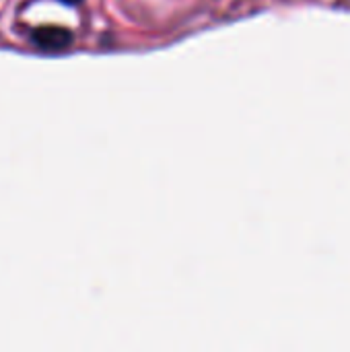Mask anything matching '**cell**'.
<instances>
[{
    "label": "cell",
    "instance_id": "obj_1",
    "mask_svg": "<svg viewBox=\"0 0 350 352\" xmlns=\"http://www.w3.org/2000/svg\"><path fill=\"white\" fill-rule=\"evenodd\" d=\"M58 33H60V29H41V31H37L35 39H37L41 45H45V47H60V45L68 43V41H64V39H56Z\"/></svg>",
    "mask_w": 350,
    "mask_h": 352
},
{
    "label": "cell",
    "instance_id": "obj_2",
    "mask_svg": "<svg viewBox=\"0 0 350 352\" xmlns=\"http://www.w3.org/2000/svg\"><path fill=\"white\" fill-rule=\"evenodd\" d=\"M64 2H70V4H74V2H78V0H64Z\"/></svg>",
    "mask_w": 350,
    "mask_h": 352
}]
</instances>
